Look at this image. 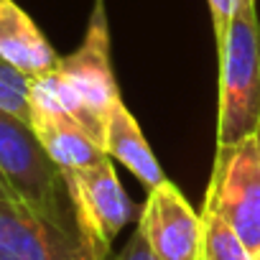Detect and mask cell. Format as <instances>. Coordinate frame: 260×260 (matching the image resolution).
<instances>
[{
    "mask_svg": "<svg viewBox=\"0 0 260 260\" xmlns=\"http://www.w3.org/2000/svg\"><path fill=\"white\" fill-rule=\"evenodd\" d=\"M219 54L217 151L260 136V18L255 0H240Z\"/></svg>",
    "mask_w": 260,
    "mask_h": 260,
    "instance_id": "cell-1",
    "label": "cell"
},
{
    "mask_svg": "<svg viewBox=\"0 0 260 260\" xmlns=\"http://www.w3.org/2000/svg\"><path fill=\"white\" fill-rule=\"evenodd\" d=\"M0 176L6 179L18 202L64 227H74L61 169L46 153L36 130L3 110H0Z\"/></svg>",
    "mask_w": 260,
    "mask_h": 260,
    "instance_id": "cell-2",
    "label": "cell"
},
{
    "mask_svg": "<svg viewBox=\"0 0 260 260\" xmlns=\"http://www.w3.org/2000/svg\"><path fill=\"white\" fill-rule=\"evenodd\" d=\"M74 227L94 260H107L115 237L136 217V207L122 189L112 158L64 174Z\"/></svg>",
    "mask_w": 260,
    "mask_h": 260,
    "instance_id": "cell-3",
    "label": "cell"
},
{
    "mask_svg": "<svg viewBox=\"0 0 260 260\" xmlns=\"http://www.w3.org/2000/svg\"><path fill=\"white\" fill-rule=\"evenodd\" d=\"M204 204L255 252L260 247V136L217 151Z\"/></svg>",
    "mask_w": 260,
    "mask_h": 260,
    "instance_id": "cell-4",
    "label": "cell"
},
{
    "mask_svg": "<svg viewBox=\"0 0 260 260\" xmlns=\"http://www.w3.org/2000/svg\"><path fill=\"white\" fill-rule=\"evenodd\" d=\"M0 260H94L74 227L0 197Z\"/></svg>",
    "mask_w": 260,
    "mask_h": 260,
    "instance_id": "cell-5",
    "label": "cell"
},
{
    "mask_svg": "<svg viewBox=\"0 0 260 260\" xmlns=\"http://www.w3.org/2000/svg\"><path fill=\"white\" fill-rule=\"evenodd\" d=\"M138 230L158 260H202L204 219L169 179L148 189Z\"/></svg>",
    "mask_w": 260,
    "mask_h": 260,
    "instance_id": "cell-6",
    "label": "cell"
},
{
    "mask_svg": "<svg viewBox=\"0 0 260 260\" xmlns=\"http://www.w3.org/2000/svg\"><path fill=\"white\" fill-rule=\"evenodd\" d=\"M59 72L79 94L89 115L107 125L110 110L120 102V89L110 64V31L102 0H94V11L89 16L84 39L69 56H61Z\"/></svg>",
    "mask_w": 260,
    "mask_h": 260,
    "instance_id": "cell-7",
    "label": "cell"
},
{
    "mask_svg": "<svg viewBox=\"0 0 260 260\" xmlns=\"http://www.w3.org/2000/svg\"><path fill=\"white\" fill-rule=\"evenodd\" d=\"M0 56L28 77L46 74L61 61L49 39L16 0H0Z\"/></svg>",
    "mask_w": 260,
    "mask_h": 260,
    "instance_id": "cell-8",
    "label": "cell"
},
{
    "mask_svg": "<svg viewBox=\"0 0 260 260\" xmlns=\"http://www.w3.org/2000/svg\"><path fill=\"white\" fill-rule=\"evenodd\" d=\"M31 127L36 130L39 141L44 143V148L54 158V164L61 169V174L79 171V169H87V166H94V164L110 158L105 146L82 122H77L69 115L34 110Z\"/></svg>",
    "mask_w": 260,
    "mask_h": 260,
    "instance_id": "cell-9",
    "label": "cell"
},
{
    "mask_svg": "<svg viewBox=\"0 0 260 260\" xmlns=\"http://www.w3.org/2000/svg\"><path fill=\"white\" fill-rule=\"evenodd\" d=\"M105 151L112 161L122 164L146 189H153L161 181H166V174H164L158 158L153 156L136 115L122 105V100L107 115Z\"/></svg>",
    "mask_w": 260,
    "mask_h": 260,
    "instance_id": "cell-10",
    "label": "cell"
},
{
    "mask_svg": "<svg viewBox=\"0 0 260 260\" xmlns=\"http://www.w3.org/2000/svg\"><path fill=\"white\" fill-rule=\"evenodd\" d=\"M204 219V247L202 260H252V250L235 235V230L212 209L202 207Z\"/></svg>",
    "mask_w": 260,
    "mask_h": 260,
    "instance_id": "cell-11",
    "label": "cell"
},
{
    "mask_svg": "<svg viewBox=\"0 0 260 260\" xmlns=\"http://www.w3.org/2000/svg\"><path fill=\"white\" fill-rule=\"evenodd\" d=\"M0 110L31 125V77L0 56Z\"/></svg>",
    "mask_w": 260,
    "mask_h": 260,
    "instance_id": "cell-12",
    "label": "cell"
},
{
    "mask_svg": "<svg viewBox=\"0 0 260 260\" xmlns=\"http://www.w3.org/2000/svg\"><path fill=\"white\" fill-rule=\"evenodd\" d=\"M237 3H240V0H207L217 46L222 44V39H224V34H227V26H230V21H232V13H235Z\"/></svg>",
    "mask_w": 260,
    "mask_h": 260,
    "instance_id": "cell-13",
    "label": "cell"
},
{
    "mask_svg": "<svg viewBox=\"0 0 260 260\" xmlns=\"http://www.w3.org/2000/svg\"><path fill=\"white\" fill-rule=\"evenodd\" d=\"M107 260H158V257L151 252V247H148L146 237H143V235H141V230L136 227V232L130 235V240L122 245V250H120L117 255L107 257Z\"/></svg>",
    "mask_w": 260,
    "mask_h": 260,
    "instance_id": "cell-14",
    "label": "cell"
},
{
    "mask_svg": "<svg viewBox=\"0 0 260 260\" xmlns=\"http://www.w3.org/2000/svg\"><path fill=\"white\" fill-rule=\"evenodd\" d=\"M0 197H6V199H16V197H13V191H11V186L6 184V179H3V176H0Z\"/></svg>",
    "mask_w": 260,
    "mask_h": 260,
    "instance_id": "cell-15",
    "label": "cell"
},
{
    "mask_svg": "<svg viewBox=\"0 0 260 260\" xmlns=\"http://www.w3.org/2000/svg\"><path fill=\"white\" fill-rule=\"evenodd\" d=\"M252 260H260V247H257V250L252 252Z\"/></svg>",
    "mask_w": 260,
    "mask_h": 260,
    "instance_id": "cell-16",
    "label": "cell"
}]
</instances>
